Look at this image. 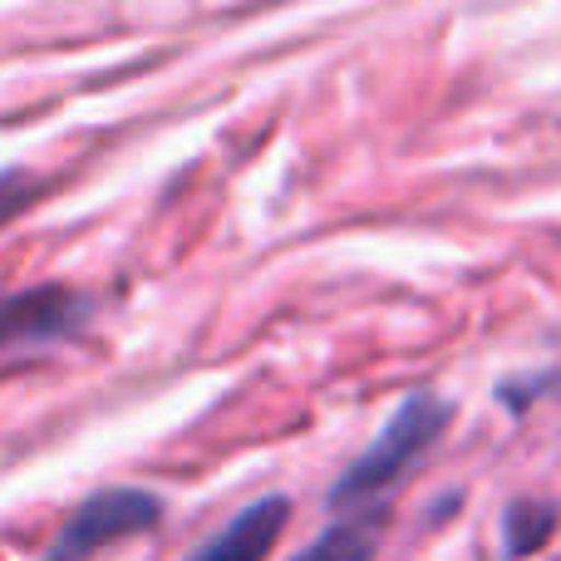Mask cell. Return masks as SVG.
<instances>
[{
	"label": "cell",
	"mask_w": 561,
	"mask_h": 561,
	"mask_svg": "<svg viewBox=\"0 0 561 561\" xmlns=\"http://www.w3.org/2000/svg\"><path fill=\"white\" fill-rule=\"evenodd\" d=\"M448 414H454V409H448L438 394H428V389L404 394V404L389 414V424L379 428V438L345 468V473H340V483L330 488V507L340 513V507L375 503L379 493H389V488L409 473V463H414L424 448L438 444Z\"/></svg>",
	"instance_id": "1"
},
{
	"label": "cell",
	"mask_w": 561,
	"mask_h": 561,
	"mask_svg": "<svg viewBox=\"0 0 561 561\" xmlns=\"http://www.w3.org/2000/svg\"><path fill=\"white\" fill-rule=\"evenodd\" d=\"M286 523H290V497H280V493L256 497V503L242 507L193 561H266V552H272L280 542V533H286Z\"/></svg>",
	"instance_id": "4"
},
{
	"label": "cell",
	"mask_w": 561,
	"mask_h": 561,
	"mask_svg": "<svg viewBox=\"0 0 561 561\" xmlns=\"http://www.w3.org/2000/svg\"><path fill=\"white\" fill-rule=\"evenodd\" d=\"M379 527H385L379 507H365V513L340 517L335 527H325L306 552L290 557V561H369L375 547H379Z\"/></svg>",
	"instance_id": "5"
},
{
	"label": "cell",
	"mask_w": 561,
	"mask_h": 561,
	"mask_svg": "<svg viewBox=\"0 0 561 561\" xmlns=\"http://www.w3.org/2000/svg\"><path fill=\"white\" fill-rule=\"evenodd\" d=\"M84 296L65 286H35V290H5L0 296V350L10 345H39L59 340L84 320Z\"/></svg>",
	"instance_id": "3"
},
{
	"label": "cell",
	"mask_w": 561,
	"mask_h": 561,
	"mask_svg": "<svg viewBox=\"0 0 561 561\" xmlns=\"http://www.w3.org/2000/svg\"><path fill=\"white\" fill-rule=\"evenodd\" d=\"M552 533H557V507L552 503H517V507H507V517H503L507 557H533Z\"/></svg>",
	"instance_id": "6"
},
{
	"label": "cell",
	"mask_w": 561,
	"mask_h": 561,
	"mask_svg": "<svg viewBox=\"0 0 561 561\" xmlns=\"http://www.w3.org/2000/svg\"><path fill=\"white\" fill-rule=\"evenodd\" d=\"M158 523H163V503L153 493H144V488H104V493L84 497L69 513V523L49 542L45 561H89L94 552H104L108 542L153 533Z\"/></svg>",
	"instance_id": "2"
}]
</instances>
